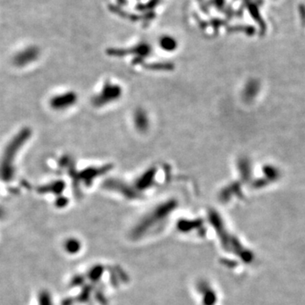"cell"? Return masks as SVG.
Segmentation results:
<instances>
[{
	"mask_svg": "<svg viewBox=\"0 0 305 305\" xmlns=\"http://www.w3.org/2000/svg\"><path fill=\"white\" fill-rule=\"evenodd\" d=\"M31 131L29 128H24L22 131L16 135L12 141L10 142L5 151L3 154V159L1 161L0 172L1 177L4 181H10L13 177V161L16 158L17 154L20 148L23 147L26 142L31 137Z\"/></svg>",
	"mask_w": 305,
	"mask_h": 305,
	"instance_id": "obj_1",
	"label": "cell"
},
{
	"mask_svg": "<svg viewBox=\"0 0 305 305\" xmlns=\"http://www.w3.org/2000/svg\"><path fill=\"white\" fill-rule=\"evenodd\" d=\"M77 99L76 94L73 93L58 94L50 99V106L55 111H62L74 104Z\"/></svg>",
	"mask_w": 305,
	"mask_h": 305,
	"instance_id": "obj_2",
	"label": "cell"
},
{
	"mask_svg": "<svg viewBox=\"0 0 305 305\" xmlns=\"http://www.w3.org/2000/svg\"><path fill=\"white\" fill-rule=\"evenodd\" d=\"M38 50L36 48H28L27 50L22 51L14 59V63L17 66H26L32 63L38 57Z\"/></svg>",
	"mask_w": 305,
	"mask_h": 305,
	"instance_id": "obj_3",
	"label": "cell"
},
{
	"mask_svg": "<svg viewBox=\"0 0 305 305\" xmlns=\"http://www.w3.org/2000/svg\"><path fill=\"white\" fill-rule=\"evenodd\" d=\"M80 248V242L76 240V239H73V238L68 239L64 242V249L69 254H76V253L79 251Z\"/></svg>",
	"mask_w": 305,
	"mask_h": 305,
	"instance_id": "obj_4",
	"label": "cell"
},
{
	"mask_svg": "<svg viewBox=\"0 0 305 305\" xmlns=\"http://www.w3.org/2000/svg\"><path fill=\"white\" fill-rule=\"evenodd\" d=\"M38 301H39V305H53L50 294L47 291H43L40 292Z\"/></svg>",
	"mask_w": 305,
	"mask_h": 305,
	"instance_id": "obj_5",
	"label": "cell"
},
{
	"mask_svg": "<svg viewBox=\"0 0 305 305\" xmlns=\"http://www.w3.org/2000/svg\"><path fill=\"white\" fill-rule=\"evenodd\" d=\"M55 204H56V206L59 207V208H62V207H64V206L67 205V200L64 198H58L57 201H56Z\"/></svg>",
	"mask_w": 305,
	"mask_h": 305,
	"instance_id": "obj_6",
	"label": "cell"
},
{
	"mask_svg": "<svg viewBox=\"0 0 305 305\" xmlns=\"http://www.w3.org/2000/svg\"><path fill=\"white\" fill-rule=\"evenodd\" d=\"M83 281V279L82 277H80V276H77V277H74L73 280L71 281V286H77L80 285V283L82 282Z\"/></svg>",
	"mask_w": 305,
	"mask_h": 305,
	"instance_id": "obj_7",
	"label": "cell"
},
{
	"mask_svg": "<svg viewBox=\"0 0 305 305\" xmlns=\"http://www.w3.org/2000/svg\"><path fill=\"white\" fill-rule=\"evenodd\" d=\"M72 302H73V301H72V299H64V300H63V301H62V303H61V305H72Z\"/></svg>",
	"mask_w": 305,
	"mask_h": 305,
	"instance_id": "obj_8",
	"label": "cell"
},
{
	"mask_svg": "<svg viewBox=\"0 0 305 305\" xmlns=\"http://www.w3.org/2000/svg\"><path fill=\"white\" fill-rule=\"evenodd\" d=\"M3 216H4V212L2 209H0V219L3 218Z\"/></svg>",
	"mask_w": 305,
	"mask_h": 305,
	"instance_id": "obj_9",
	"label": "cell"
}]
</instances>
